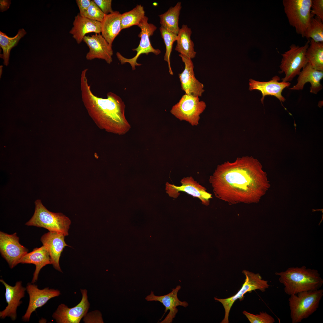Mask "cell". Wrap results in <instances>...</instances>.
Here are the masks:
<instances>
[{"label": "cell", "mask_w": 323, "mask_h": 323, "mask_svg": "<svg viewBox=\"0 0 323 323\" xmlns=\"http://www.w3.org/2000/svg\"><path fill=\"white\" fill-rule=\"evenodd\" d=\"M192 32L187 25H183L177 35V44L175 48L180 54L187 56L191 59L196 56L194 45L191 39Z\"/></svg>", "instance_id": "cell-25"}, {"label": "cell", "mask_w": 323, "mask_h": 323, "mask_svg": "<svg viewBox=\"0 0 323 323\" xmlns=\"http://www.w3.org/2000/svg\"><path fill=\"white\" fill-rule=\"evenodd\" d=\"M90 0H76V2L78 7L80 15L83 16L91 4Z\"/></svg>", "instance_id": "cell-36"}, {"label": "cell", "mask_w": 323, "mask_h": 323, "mask_svg": "<svg viewBox=\"0 0 323 323\" xmlns=\"http://www.w3.org/2000/svg\"><path fill=\"white\" fill-rule=\"evenodd\" d=\"M275 274L284 286L285 293L290 295L318 290L323 284V280L318 271L305 266L290 267Z\"/></svg>", "instance_id": "cell-3"}, {"label": "cell", "mask_w": 323, "mask_h": 323, "mask_svg": "<svg viewBox=\"0 0 323 323\" xmlns=\"http://www.w3.org/2000/svg\"><path fill=\"white\" fill-rule=\"evenodd\" d=\"M35 204L34 213L25 225L43 228L49 231L61 233L65 236L68 235L71 221L68 217L62 213L48 211L40 199L36 200Z\"/></svg>", "instance_id": "cell-5"}, {"label": "cell", "mask_w": 323, "mask_h": 323, "mask_svg": "<svg viewBox=\"0 0 323 323\" xmlns=\"http://www.w3.org/2000/svg\"><path fill=\"white\" fill-rule=\"evenodd\" d=\"M185 65L183 71L179 74L182 89L185 94L198 97H201L205 91L204 85L195 77L194 65L191 59L186 56L179 54Z\"/></svg>", "instance_id": "cell-16"}, {"label": "cell", "mask_w": 323, "mask_h": 323, "mask_svg": "<svg viewBox=\"0 0 323 323\" xmlns=\"http://www.w3.org/2000/svg\"><path fill=\"white\" fill-rule=\"evenodd\" d=\"M121 15L119 11H114L105 15L101 22V35L111 46L115 38L122 30Z\"/></svg>", "instance_id": "cell-24"}, {"label": "cell", "mask_w": 323, "mask_h": 323, "mask_svg": "<svg viewBox=\"0 0 323 323\" xmlns=\"http://www.w3.org/2000/svg\"><path fill=\"white\" fill-rule=\"evenodd\" d=\"M65 236L60 232L49 231L41 237L40 240L43 246L47 248L49 253L54 267L62 272L59 264V260L63 249L69 246L65 243Z\"/></svg>", "instance_id": "cell-19"}, {"label": "cell", "mask_w": 323, "mask_h": 323, "mask_svg": "<svg viewBox=\"0 0 323 323\" xmlns=\"http://www.w3.org/2000/svg\"><path fill=\"white\" fill-rule=\"evenodd\" d=\"M28 251V249L20 243L16 232L9 234L0 231V253L10 268L19 263L20 260Z\"/></svg>", "instance_id": "cell-12"}, {"label": "cell", "mask_w": 323, "mask_h": 323, "mask_svg": "<svg viewBox=\"0 0 323 323\" xmlns=\"http://www.w3.org/2000/svg\"><path fill=\"white\" fill-rule=\"evenodd\" d=\"M19 263L33 264L36 266L31 283L37 281L41 269L45 265L52 264L50 257L46 247L43 245L36 248L30 252L27 253L20 260Z\"/></svg>", "instance_id": "cell-23"}, {"label": "cell", "mask_w": 323, "mask_h": 323, "mask_svg": "<svg viewBox=\"0 0 323 323\" xmlns=\"http://www.w3.org/2000/svg\"><path fill=\"white\" fill-rule=\"evenodd\" d=\"M101 32V22L81 16L79 13L74 17L73 27L69 32L78 44L80 43L87 33Z\"/></svg>", "instance_id": "cell-21"}, {"label": "cell", "mask_w": 323, "mask_h": 323, "mask_svg": "<svg viewBox=\"0 0 323 323\" xmlns=\"http://www.w3.org/2000/svg\"><path fill=\"white\" fill-rule=\"evenodd\" d=\"M209 180L215 196L231 204L257 203L270 186L261 164L252 156L218 165Z\"/></svg>", "instance_id": "cell-1"}, {"label": "cell", "mask_w": 323, "mask_h": 323, "mask_svg": "<svg viewBox=\"0 0 323 323\" xmlns=\"http://www.w3.org/2000/svg\"><path fill=\"white\" fill-rule=\"evenodd\" d=\"M246 278L240 289L234 295L226 298L220 299L216 297L215 300L220 302L223 305L225 311V316L221 323H228L229 313L234 302L237 299L243 300L244 295L248 292L256 290L262 292L266 291L269 287L268 281L264 280L259 273L255 274L245 270L243 271Z\"/></svg>", "instance_id": "cell-8"}, {"label": "cell", "mask_w": 323, "mask_h": 323, "mask_svg": "<svg viewBox=\"0 0 323 323\" xmlns=\"http://www.w3.org/2000/svg\"><path fill=\"white\" fill-rule=\"evenodd\" d=\"M311 13L313 16H316L323 21V0H312Z\"/></svg>", "instance_id": "cell-34"}, {"label": "cell", "mask_w": 323, "mask_h": 323, "mask_svg": "<svg viewBox=\"0 0 323 323\" xmlns=\"http://www.w3.org/2000/svg\"><path fill=\"white\" fill-rule=\"evenodd\" d=\"M309 42L310 40H308L302 46L292 44L288 50L281 54L282 58L280 65L281 71L279 72L285 74V77L281 79L282 82L291 81L296 75H299L301 68L308 64L306 53Z\"/></svg>", "instance_id": "cell-7"}, {"label": "cell", "mask_w": 323, "mask_h": 323, "mask_svg": "<svg viewBox=\"0 0 323 323\" xmlns=\"http://www.w3.org/2000/svg\"><path fill=\"white\" fill-rule=\"evenodd\" d=\"M82 298L76 306L69 308L63 304L60 305L52 315L53 318L58 323H79L86 315L89 307L87 291L81 289Z\"/></svg>", "instance_id": "cell-13"}, {"label": "cell", "mask_w": 323, "mask_h": 323, "mask_svg": "<svg viewBox=\"0 0 323 323\" xmlns=\"http://www.w3.org/2000/svg\"><path fill=\"white\" fill-rule=\"evenodd\" d=\"M105 15L99 7L92 0L91 4L83 16L101 22Z\"/></svg>", "instance_id": "cell-33"}, {"label": "cell", "mask_w": 323, "mask_h": 323, "mask_svg": "<svg viewBox=\"0 0 323 323\" xmlns=\"http://www.w3.org/2000/svg\"><path fill=\"white\" fill-rule=\"evenodd\" d=\"M148 20V18L145 16L138 25L141 29V31L138 34V36L141 38V39L138 47L132 49L133 51H136V55L131 58L128 59L123 57L118 52H117L116 54L117 57L121 64L129 63L133 70L135 69V66L141 65L138 63L137 61L141 54L148 55L149 53H152L157 55L161 52L159 49L154 48L151 44L150 37L153 35L157 27L154 24L149 23Z\"/></svg>", "instance_id": "cell-10"}, {"label": "cell", "mask_w": 323, "mask_h": 323, "mask_svg": "<svg viewBox=\"0 0 323 323\" xmlns=\"http://www.w3.org/2000/svg\"><path fill=\"white\" fill-rule=\"evenodd\" d=\"M280 80V77L277 75L273 77L270 81L267 82L257 81L251 79L249 80V90L250 91L258 90L261 92L262 96L261 101L263 104L266 96H274L279 100L284 107L282 102H284L286 99L282 95V92L284 89L289 87L291 84L289 82H279ZM284 107L287 110V109Z\"/></svg>", "instance_id": "cell-20"}, {"label": "cell", "mask_w": 323, "mask_h": 323, "mask_svg": "<svg viewBox=\"0 0 323 323\" xmlns=\"http://www.w3.org/2000/svg\"><path fill=\"white\" fill-rule=\"evenodd\" d=\"M88 70L86 68L82 71L80 85L82 100L89 114L103 128L119 134L126 132L129 126L125 116L124 102L112 92H108L106 98L94 94L86 76Z\"/></svg>", "instance_id": "cell-2"}, {"label": "cell", "mask_w": 323, "mask_h": 323, "mask_svg": "<svg viewBox=\"0 0 323 323\" xmlns=\"http://www.w3.org/2000/svg\"><path fill=\"white\" fill-rule=\"evenodd\" d=\"M93 1L105 15L114 11L112 8L111 0H93Z\"/></svg>", "instance_id": "cell-35"}, {"label": "cell", "mask_w": 323, "mask_h": 323, "mask_svg": "<svg viewBox=\"0 0 323 323\" xmlns=\"http://www.w3.org/2000/svg\"><path fill=\"white\" fill-rule=\"evenodd\" d=\"M159 30L166 47V52L164 59L168 63L170 74L173 75V73L171 67L170 58L173 43L177 40V35L162 26L160 27Z\"/></svg>", "instance_id": "cell-31"}, {"label": "cell", "mask_w": 323, "mask_h": 323, "mask_svg": "<svg viewBox=\"0 0 323 323\" xmlns=\"http://www.w3.org/2000/svg\"><path fill=\"white\" fill-rule=\"evenodd\" d=\"M312 0H283L282 4L289 22L303 37L311 19Z\"/></svg>", "instance_id": "cell-6"}, {"label": "cell", "mask_w": 323, "mask_h": 323, "mask_svg": "<svg viewBox=\"0 0 323 323\" xmlns=\"http://www.w3.org/2000/svg\"><path fill=\"white\" fill-rule=\"evenodd\" d=\"M26 33L23 28L19 30L17 34L13 37H10L6 34L0 31V45L3 54L2 57L4 64L7 65L9 63L10 52L11 49L18 44L20 39Z\"/></svg>", "instance_id": "cell-28"}, {"label": "cell", "mask_w": 323, "mask_h": 323, "mask_svg": "<svg viewBox=\"0 0 323 323\" xmlns=\"http://www.w3.org/2000/svg\"><path fill=\"white\" fill-rule=\"evenodd\" d=\"M243 313L251 323H274L275 322L274 318L266 312H260L259 314L255 315L244 310Z\"/></svg>", "instance_id": "cell-32"}, {"label": "cell", "mask_w": 323, "mask_h": 323, "mask_svg": "<svg viewBox=\"0 0 323 323\" xmlns=\"http://www.w3.org/2000/svg\"><path fill=\"white\" fill-rule=\"evenodd\" d=\"M0 281L5 287V297L8 304L5 308L0 311V317L4 319L7 317H10L14 321L17 317V308L22 303L20 300L25 296L26 289L22 286L21 281L17 282L13 286L8 284L2 279H1Z\"/></svg>", "instance_id": "cell-17"}, {"label": "cell", "mask_w": 323, "mask_h": 323, "mask_svg": "<svg viewBox=\"0 0 323 323\" xmlns=\"http://www.w3.org/2000/svg\"><path fill=\"white\" fill-rule=\"evenodd\" d=\"M323 77V71L317 70L308 63L301 71L297 79V83L289 89L292 90H301L305 83L310 82L311 85L310 92L317 94L322 88L320 80Z\"/></svg>", "instance_id": "cell-22"}, {"label": "cell", "mask_w": 323, "mask_h": 323, "mask_svg": "<svg viewBox=\"0 0 323 323\" xmlns=\"http://www.w3.org/2000/svg\"><path fill=\"white\" fill-rule=\"evenodd\" d=\"M83 41L89 49L86 56L87 60L101 59L109 64L112 62V46L109 44L101 34H95L91 36H85Z\"/></svg>", "instance_id": "cell-15"}, {"label": "cell", "mask_w": 323, "mask_h": 323, "mask_svg": "<svg viewBox=\"0 0 323 323\" xmlns=\"http://www.w3.org/2000/svg\"><path fill=\"white\" fill-rule=\"evenodd\" d=\"M306 56L308 63L313 68L323 71V42H316L310 39Z\"/></svg>", "instance_id": "cell-27"}, {"label": "cell", "mask_w": 323, "mask_h": 323, "mask_svg": "<svg viewBox=\"0 0 323 323\" xmlns=\"http://www.w3.org/2000/svg\"><path fill=\"white\" fill-rule=\"evenodd\" d=\"M304 37L316 42H323V21L316 16L312 17Z\"/></svg>", "instance_id": "cell-30"}, {"label": "cell", "mask_w": 323, "mask_h": 323, "mask_svg": "<svg viewBox=\"0 0 323 323\" xmlns=\"http://www.w3.org/2000/svg\"><path fill=\"white\" fill-rule=\"evenodd\" d=\"M290 296L288 301L292 322L298 323L317 310L323 296V290L320 289Z\"/></svg>", "instance_id": "cell-4"}, {"label": "cell", "mask_w": 323, "mask_h": 323, "mask_svg": "<svg viewBox=\"0 0 323 323\" xmlns=\"http://www.w3.org/2000/svg\"><path fill=\"white\" fill-rule=\"evenodd\" d=\"M144 7L141 4L137 5L131 10L121 14L122 30L133 25H138L145 17Z\"/></svg>", "instance_id": "cell-29"}, {"label": "cell", "mask_w": 323, "mask_h": 323, "mask_svg": "<svg viewBox=\"0 0 323 323\" xmlns=\"http://www.w3.org/2000/svg\"><path fill=\"white\" fill-rule=\"evenodd\" d=\"M180 182L181 185L179 186L168 182L166 183L165 190L169 196L176 199L179 196V192H184L199 198L203 204L206 205H209L210 199L212 198V194L207 192V189L195 181L192 176L184 177Z\"/></svg>", "instance_id": "cell-11"}, {"label": "cell", "mask_w": 323, "mask_h": 323, "mask_svg": "<svg viewBox=\"0 0 323 323\" xmlns=\"http://www.w3.org/2000/svg\"><path fill=\"white\" fill-rule=\"evenodd\" d=\"M26 291L29 294V305L25 315L22 317L24 322H28L32 313L36 309L44 305L50 299L59 296V290L46 287L40 290L33 284H27Z\"/></svg>", "instance_id": "cell-14"}, {"label": "cell", "mask_w": 323, "mask_h": 323, "mask_svg": "<svg viewBox=\"0 0 323 323\" xmlns=\"http://www.w3.org/2000/svg\"><path fill=\"white\" fill-rule=\"evenodd\" d=\"M182 7L181 2H178L175 6L159 16L161 26L177 35L180 29L179 21Z\"/></svg>", "instance_id": "cell-26"}, {"label": "cell", "mask_w": 323, "mask_h": 323, "mask_svg": "<svg viewBox=\"0 0 323 323\" xmlns=\"http://www.w3.org/2000/svg\"><path fill=\"white\" fill-rule=\"evenodd\" d=\"M181 288L180 286H177L176 288L172 289V291L168 294L160 296L155 295L154 292L151 291L150 294L146 297L145 299L147 301H159L162 304L165 308L163 316L167 310H169L168 315L160 323L172 322L178 312L176 307L180 306L186 307L188 305L187 302L181 301L178 298V292Z\"/></svg>", "instance_id": "cell-18"}, {"label": "cell", "mask_w": 323, "mask_h": 323, "mask_svg": "<svg viewBox=\"0 0 323 323\" xmlns=\"http://www.w3.org/2000/svg\"><path fill=\"white\" fill-rule=\"evenodd\" d=\"M206 107L205 103L200 101L199 97L186 94L173 106L171 113L180 121H185L192 126L199 124L200 115Z\"/></svg>", "instance_id": "cell-9"}]
</instances>
